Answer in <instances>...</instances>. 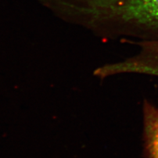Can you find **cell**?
<instances>
[{"label":"cell","mask_w":158,"mask_h":158,"mask_svg":"<svg viewBox=\"0 0 158 158\" xmlns=\"http://www.w3.org/2000/svg\"><path fill=\"white\" fill-rule=\"evenodd\" d=\"M139 42L140 50L135 55L98 67L94 75L102 79L130 73L158 77V39Z\"/></svg>","instance_id":"1"},{"label":"cell","mask_w":158,"mask_h":158,"mask_svg":"<svg viewBox=\"0 0 158 158\" xmlns=\"http://www.w3.org/2000/svg\"><path fill=\"white\" fill-rule=\"evenodd\" d=\"M143 140L146 158H158V107L148 101L143 105Z\"/></svg>","instance_id":"2"}]
</instances>
